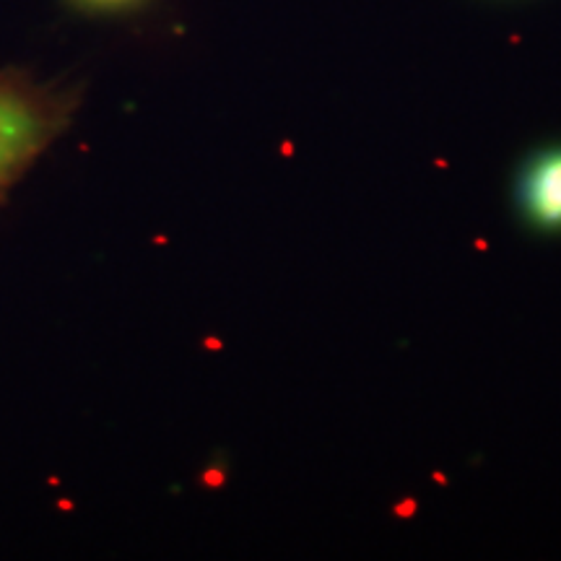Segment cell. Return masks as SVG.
Instances as JSON below:
<instances>
[{"label": "cell", "instance_id": "obj_3", "mask_svg": "<svg viewBox=\"0 0 561 561\" xmlns=\"http://www.w3.org/2000/svg\"><path fill=\"white\" fill-rule=\"evenodd\" d=\"M81 3H89V5H123V3H130V0H81Z\"/></svg>", "mask_w": 561, "mask_h": 561}, {"label": "cell", "instance_id": "obj_1", "mask_svg": "<svg viewBox=\"0 0 561 561\" xmlns=\"http://www.w3.org/2000/svg\"><path fill=\"white\" fill-rule=\"evenodd\" d=\"M58 117V107L42 91L0 76V191L45 149Z\"/></svg>", "mask_w": 561, "mask_h": 561}, {"label": "cell", "instance_id": "obj_2", "mask_svg": "<svg viewBox=\"0 0 561 561\" xmlns=\"http://www.w3.org/2000/svg\"><path fill=\"white\" fill-rule=\"evenodd\" d=\"M517 198L533 227L546 231L561 229V146L536 153L525 164Z\"/></svg>", "mask_w": 561, "mask_h": 561}]
</instances>
